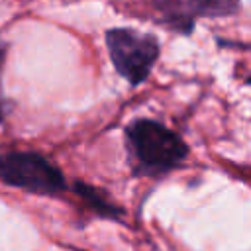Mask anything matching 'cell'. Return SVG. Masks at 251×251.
Wrapping results in <instances>:
<instances>
[{"label":"cell","mask_w":251,"mask_h":251,"mask_svg":"<svg viewBox=\"0 0 251 251\" xmlns=\"http://www.w3.org/2000/svg\"><path fill=\"white\" fill-rule=\"evenodd\" d=\"M76 192H78L82 198H86V200L90 202V206H92V208H96L100 214H104V216L120 214V210H118V208H114V206H112V202H110L108 198H104L96 188H92V186H86V184L78 182V184H76Z\"/></svg>","instance_id":"obj_5"},{"label":"cell","mask_w":251,"mask_h":251,"mask_svg":"<svg viewBox=\"0 0 251 251\" xmlns=\"http://www.w3.org/2000/svg\"><path fill=\"white\" fill-rule=\"evenodd\" d=\"M153 6L163 14V24L180 33H190L194 27V18L198 16H227L237 10V4L227 0H163L153 2Z\"/></svg>","instance_id":"obj_4"},{"label":"cell","mask_w":251,"mask_h":251,"mask_svg":"<svg viewBox=\"0 0 251 251\" xmlns=\"http://www.w3.org/2000/svg\"><path fill=\"white\" fill-rule=\"evenodd\" d=\"M4 55H6V45L0 43V122L4 120V106H2V69H4Z\"/></svg>","instance_id":"obj_6"},{"label":"cell","mask_w":251,"mask_h":251,"mask_svg":"<svg viewBox=\"0 0 251 251\" xmlns=\"http://www.w3.org/2000/svg\"><path fill=\"white\" fill-rule=\"evenodd\" d=\"M106 47L114 69L133 86L149 76L159 57V41L155 35L139 33L129 27L108 29Z\"/></svg>","instance_id":"obj_2"},{"label":"cell","mask_w":251,"mask_h":251,"mask_svg":"<svg viewBox=\"0 0 251 251\" xmlns=\"http://www.w3.org/2000/svg\"><path fill=\"white\" fill-rule=\"evenodd\" d=\"M126 145L139 175L161 176L176 169L188 153L180 135L167 126L139 118L126 127Z\"/></svg>","instance_id":"obj_1"},{"label":"cell","mask_w":251,"mask_h":251,"mask_svg":"<svg viewBox=\"0 0 251 251\" xmlns=\"http://www.w3.org/2000/svg\"><path fill=\"white\" fill-rule=\"evenodd\" d=\"M0 182L35 194L65 190L63 173L47 157L31 151L0 153Z\"/></svg>","instance_id":"obj_3"}]
</instances>
